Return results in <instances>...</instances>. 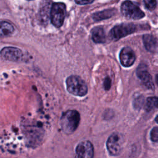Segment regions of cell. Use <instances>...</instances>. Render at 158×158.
I'll return each mask as SVG.
<instances>
[{
  "label": "cell",
  "instance_id": "6da1fadb",
  "mask_svg": "<svg viewBox=\"0 0 158 158\" xmlns=\"http://www.w3.org/2000/svg\"><path fill=\"white\" fill-rule=\"evenodd\" d=\"M80 120V114L75 110H69L65 112L60 118V127L62 131L67 133H73L78 127Z\"/></svg>",
  "mask_w": 158,
  "mask_h": 158
},
{
  "label": "cell",
  "instance_id": "7a4b0ae2",
  "mask_svg": "<svg viewBox=\"0 0 158 158\" xmlns=\"http://www.w3.org/2000/svg\"><path fill=\"white\" fill-rule=\"evenodd\" d=\"M67 91L75 96H83L88 92L86 83L78 76L71 75L66 80Z\"/></svg>",
  "mask_w": 158,
  "mask_h": 158
},
{
  "label": "cell",
  "instance_id": "3957f363",
  "mask_svg": "<svg viewBox=\"0 0 158 158\" xmlns=\"http://www.w3.org/2000/svg\"><path fill=\"white\" fill-rule=\"evenodd\" d=\"M121 12L127 19L138 20L144 17V13L132 2L126 1L121 5Z\"/></svg>",
  "mask_w": 158,
  "mask_h": 158
},
{
  "label": "cell",
  "instance_id": "277c9868",
  "mask_svg": "<svg viewBox=\"0 0 158 158\" xmlns=\"http://www.w3.org/2000/svg\"><path fill=\"white\" fill-rule=\"evenodd\" d=\"M65 5L62 2H54L51 9V19L52 23L56 27L62 25L65 17Z\"/></svg>",
  "mask_w": 158,
  "mask_h": 158
},
{
  "label": "cell",
  "instance_id": "5b68a950",
  "mask_svg": "<svg viewBox=\"0 0 158 158\" xmlns=\"http://www.w3.org/2000/svg\"><path fill=\"white\" fill-rule=\"evenodd\" d=\"M136 30V25L133 23H122L115 25L109 33L110 38L114 41H117L120 38L133 33Z\"/></svg>",
  "mask_w": 158,
  "mask_h": 158
},
{
  "label": "cell",
  "instance_id": "8992f818",
  "mask_svg": "<svg viewBox=\"0 0 158 158\" xmlns=\"http://www.w3.org/2000/svg\"><path fill=\"white\" fill-rule=\"evenodd\" d=\"M123 138L122 135L118 133L112 134L108 138L106 143L107 148L112 156L118 155L122 149Z\"/></svg>",
  "mask_w": 158,
  "mask_h": 158
},
{
  "label": "cell",
  "instance_id": "52a82bcc",
  "mask_svg": "<svg viewBox=\"0 0 158 158\" xmlns=\"http://www.w3.org/2000/svg\"><path fill=\"white\" fill-rule=\"evenodd\" d=\"M93 146L89 141L80 143L76 148L75 158H93Z\"/></svg>",
  "mask_w": 158,
  "mask_h": 158
},
{
  "label": "cell",
  "instance_id": "ba28073f",
  "mask_svg": "<svg viewBox=\"0 0 158 158\" xmlns=\"http://www.w3.org/2000/svg\"><path fill=\"white\" fill-rule=\"evenodd\" d=\"M136 75L147 88L151 89H154V86L152 80V77L149 73L148 67L146 64H139L136 69Z\"/></svg>",
  "mask_w": 158,
  "mask_h": 158
},
{
  "label": "cell",
  "instance_id": "9c48e42d",
  "mask_svg": "<svg viewBox=\"0 0 158 158\" xmlns=\"http://www.w3.org/2000/svg\"><path fill=\"white\" fill-rule=\"evenodd\" d=\"M1 56L8 60L10 61H19L22 60L23 52L22 51L14 47H6L2 49L0 52Z\"/></svg>",
  "mask_w": 158,
  "mask_h": 158
},
{
  "label": "cell",
  "instance_id": "30bf717a",
  "mask_svg": "<svg viewBox=\"0 0 158 158\" xmlns=\"http://www.w3.org/2000/svg\"><path fill=\"white\" fill-rule=\"evenodd\" d=\"M119 59L121 64L126 67L131 66L135 61V54L129 47H125L120 52Z\"/></svg>",
  "mask_w": 158,
  "mask_h": 158
},
{
  "label": "cell",
  "instance_id": "8fae6325",
  "mask_svg": "<svg viewBox=\"0 0 158 158\" xmlns=\"http://www.w3.org/2000/svg\"><path fill=\"white\" fill-rule=\"evenodd\" d=\"M143 41L146 49L149 52H155L157 49V39L151 35L145 34L143 36Z\"/></svg>",
  "mask_w": 158,
  "mask_h": 158
},
{
  "label": "cell",
  "instance_id": "7c38bea8",
  "mask_svg": "<svg viewBox=\"0 0 158 158\" xmlns=\"http://www.w3.org/2000/svg\"><path fill=\"white\" fill-rule=\"evenodd\" d=\"M93 41L96 43H104L106 41V34L104 29L101 27H97L91 30Z\"/></svg>",
  "mask_w": 158,
  "mask_h": 158
},
{
  "label": "cell",
  "instance_id": "4fadbf2b",
  "mask_svg": "<svg viewBox=\"0 0 158 158\" xmlns=\"http://www.w3.org/2000/svg\"><path fill=\"white\" fill-rule=\"evenodd\" d=\"M14 31L13 25L8 21L0 20V37L4 38L11 35Z\"/></svg>",
  "mask_w": 158,
  "mask_h": 158
},
{
  "label": "cell",
  "instance_id": "5bb4252c",
  "mask_svg": "<svg viewBox=\"0 0 158 158\" xmlns=\"http://www.w3.org/2000/svg\"><path fill=\"white\" fill-rule=\"evenodd\" d=\"M116 13V10L112 9H106L102 11L98 12L93 14V18L96 21H99L104 19H107L112 17Z\"/></svg>",
  "mask_w": 158,
  "mask_h": 158
},
{
  "label": "cell",
  "instance_id": "9a60e30c",
  "mask_svg": "<svg viewBox=\"0 0 158 158\" xmlns=\"http://www.w3.org/2000/svg\"><path fill=\"white\" fill-rule=\"evenodd\" d=\"M154 108H158V97H149L147 98L145 109L150 111Z\"/></svg>",
  "mask_w": 158,
  "mask_h": 158
},
{
  "label": "cell",
  "instance_id": "2e32d148",
  "mask_svg": "<svg viewBox=\"0 0 158 158\" xmlns=\"http://www.w3.org/2000/svg\"><path fill=\"white\" fill-rule=\"evenodd\" d=\"M143 2L145 7L150 10H154L156 7V1L154 0H144Z\"/></svg>",
  "mask_w": 158,
  "mask_h": 158
},
{
  "label": "cell",
  "instance_id": "e0dca14e",
  "mask_svg": "<svg viewBox=\"0 0 158 158\" xmlns=\"http://www.w3.org/2000/svg\"><path fill=\"white\" fill-rule=\"evenodd\" d=\"M150 137L152 141L158 143V127H154L150 133Z\"/></svg>",
  "mask_w": 158,
  "mask_h": 158
},
{
  "label": "cell",
  "instance_id": "ac0fdd59",
  "mask_svg": "<svg viewBox=\"0 0 158 158\" xmlns=\"http://www.w3.org/2000/svg\"><path fill=\"white\" fill-rule=\"evenodd\" d=\"M143 98L141 96H139L137 98H136L135 99V102H134V106L135 108H141L142 104H143Z\"/></svg>",
  "mask_w": 158,
  "mask_h": 158
},
{
  "label": "cell",
  "instance_id": "d6986e66",
  "mask_svg": "<svg viewBox=\"0 0 158 158\" xmlns=\"http://www.w3.org/2000/svg\"><path fill=\"white\" fill-rule=\"evenodd\" d=\"M111 86V80L109 77H106L104 81V87L106 90H109Z\"/></svg>",
  "mask_w": 158,
  "mask_h": 158
},
{
  "label": "cell",
  "instance_id": "ffe728a7",
  "mask_svg": "<svg viewBox=\"0 0 158 158\" xmlns=\"http://www.w3.org/2000/svg\"><path fill=\"white\" fill-rule=\"evenodd\" d=\"M75 2L78 4H88L93 2V1H75Z\"/></svg>",
  "mask_w": 158,
  "mask_h": 158
},
{
  "label": "cell",
  "instance_id": "44dd1931",
  "mask_svg": "<svg viewBox=\"0 0 158 158\" xmlns=\"http://www.w3.org/2000/svg\"><path fill=\"white\" fill-rule=\"evenodd\" d=\"M156 81L157 84L158 85V74H157L156 76Z\"/></svg>",
  "mask_w": 158,
  "mask_h": 158
},
{
  "label": "cell",
  "instance_id": "7402d4cb",
  "mask_svg": "<svg viewBox=\"0 0 158 158\" xmlns=\"http://www.w3.org/2000/svg\"><path fill=\"white\" fill-rule=\"evenodd\" d=\"M155 121L158 123V115L156 117V118H155Z\"/></svg>",
  "mask_w": 158,
  "mask_h": 158
}]
</instances>
